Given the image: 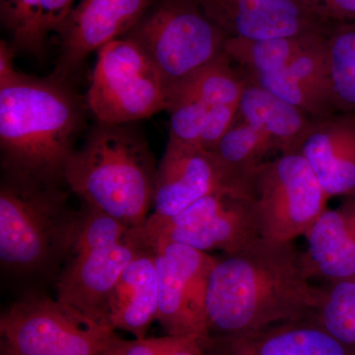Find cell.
Segmentation results:
<instances>
[{
    "mask_svg": "<svg viewBox=\"0 0 355 355\" xmlns=\"http://www.w3.org/2000/svg\"><path fill=\"white\" fill-rule=\"evenodd\" d=\"M158 289L155 253L146 248L130 261L114 287L107 323L114 330L146 338L147 330L157 317Z\"/></svg>",
    "mask_w": 355,
    "mask_h": 355,
    "instance_id": "18",
    "label": "cell"
},
{
    "mask_svg": "<svg viewBox=\"0 0 355 355\" xmlns=\"http://www.w3.org/2000/svg\"><path fill=\"white\" fill-rule=\"evenodd\" d=\"M153 4L154 0H79L55 31L60 55L53 76L69 83L91 53L123 38Z\"/></svg>",
    "mask_w": 355,
    "mask_h": 355,
    "instance_id": "10",
    "label": "cell"
},
{
    "mask_svg": "<svg viewBox=\"0 0 355 355\" xmlns=\"http://www.w3.org/2000/svg\"><path fill=\"white\" fill-rule=\"evenodd\" d=\"M327 35L318 37L295 55L286 69L263 76H244L248 83L260 86L312 119L336 114Z\"/></svg>",
    "mask_w": 355,
    "mask_h": 355,
    "instance_id": "16",
    "label": "cell"
},
{
    "mask_svg": "<svg viewBox=\"0 0 355 355\" xmlns=\"http://www.w3.org/2000/svg\"><path fill=\"white\" fill-rule=\"evenodd\" d=\"M105 355H160L155 338L121 340L114 336Z\"/></svg>",
    "mask_w": 355,
    "mask_h": 355,
    "instance_id": "30",
    "label": "cell"
},
{
    "mask_svg": "<svg viewBox=\"0 0 355 355\" xmlns=\"http://www.w3.org/2000/svg\"><path fill=\"white\" fill-rule=\"evenodd\" d=\"M16 51L11 44L1 40L0 43V83L8 80L17 76L19 71L15 69L13 64V58Z\"/></svg>",
    "mask_w": 355,
    "mask_h": 355,
    "instance_id": "32",
    "label": "cell"
},
{
    "mask_svg": "<svg viewBox=\"0 0 355 355\" xmlns=\"http://www.w3.org/2000/svg\"><path fill=\"white\" fill-rule=\"evenodd\" d=\"M144 249L127 236L120 244L71 257L57 279L58 300L109 326L107 311L114 287L125 268Z\"/></svg>",
    "mask_w": 355,
    "mask_h": 355,
    "instance_id": "13",
    "label": "cell"
},
{
    "mask_svg": "<svg viewBox=\"0 0 355 355\" xmlns=\"http://www.w3.org/2000/svg\"><path fill=\"white\" fill-rule=\"evenodd\" d=\"M0 333L8 355H105L116 336L72 306L35 294L1 315Z\"/></svg>",
    "mask_w": 355,
    "mask_h": 355,
    "instance_id": "7",
    "label": "cell"
},
{
    "mask_svg": "<svg viewBox=\"0 0 355 355\" xmlns=\"http://www.w3.org/2000/svg\"><path fill=\"white\" fill-rule=\"evenodd\" d=\"M327 55L336 113H355V21L331 27Z\"/></svg>",
    "mask_w": 355,
    "mask_h": 355,
    "instance_id": "23",
    "label": "cell"
},
{
    "mask_svg": "<svg viewBox=\"0 0 355 355\" xmlns=\"http://www.w3.org/2000/svg\"><path fill=\"white\" fill-rule=\"evenodd\" d=\"M74 0H42V30L44 36L55 33L73 8Z\"/></svg>",
    "mask_w": 355,
    "mask_h": 355,
    "instance_id": "29",
    "label": "cell"
},
{
    "mask_svg": "<svg viewBox=\"0 0 355 355\" xmlns=\"http://www.w3.org/2000/svg\"><path fill=\"white\" fill-rule=\"evenodd\" d=\"M130 229L106 212L83 203L77 211L76 228L67 261L76 254L120 244L125 241Z\"/></svg>",
    "mask_w": 355,
    "mask_h": 355,
    "instance_id": "27",
    "label": "cell"
},
{
    "mask_svg": "<svg viewBox=\"0 0 355 355\" xmlns=\"http://www.w3.org/2000/svg\"><path fill=\"white\" fill-rule=\"evenodd\" d=\"M237 119L268 135L275 150L280 153L297 151L314 120L301 110L248 81Z\"/></svg>",
    "mask_w": 355,
    "mask_h": 355,
    "instance_id": "19",
    "label": "cell"
},
{
    "mask_svg": "<svg viewBox=\"0 0 355 355\" xmlns=\"http://www.w3.org/2000/svg\"><path fill=\"white\" fill-rule=\"evenodd\" d=\"M322 293L323 287L311 284L293 242L261 238L217 260L205 300L209 335L314 317Z\"/></svg>",
    "mask_w": 355,
    "mask_h": 355,
    "instance_id": "1",
    "label": "cell"
},
{
    "mask_svg": "<svg viewBox=\"0 0 355 355\" xmlns=\"http://www.w3.org/2000/svg\"><path fill=\"white\" fill-rule=\"evenodd\" d=\"M272 150H275V146L268 135L236 118L232 127L209 151L229 176L244 184L247 177Z\"/></svg>",
    "mask_w": 355,
    "mask_h": 355,
    "instance_id": "22",
    "label": "cell"
},
{
    "mask_svg": "<svg viewBox=\"0 0 355 355\" xmlns=\"http://www.w3.org/2000/svg\"><path fill=\"white\" fill-rule=\"evenodd\" d=\"M0 14L14 50L43 58L46 38L42 30V0H0Z\"/></svg>",
    "mask_w": 355,
    "mask_h": 355,
    "instance_id": "26",
    "label": "cell"
},
{
    "mask_svg": "<svg viewBox=\"0 0 355 355\" xmlns=\"http://www.w3.org/2000/svg\"><path fill=\"white\" fill-rule=\"evenodd\" d=\"M86 106L67 81L53 76L38 78L19 72L0 83L4 173L67 186L65 167L85 123Z\"/></svg>",
    "mask_w": 355,
    "mask_h": 355,
    "instance_id": "2",
    "label": "cell"
},
{
    "mask_svg": "<svg viewBox=\"0 0 355 355\" xmlns=\"http://www.w3.org/2000/svg\"><path fill=\"white\" fill-rule=\"evenodd\" d=\"M314 318L336 340L355 352V280L331 282L323 287Z\"/></svg>",
    "mask_w": 355,
    "mask_h": 355,
    "instance_id": "25",
    "label": "cell"
},
{
    "mask_svg": "<svg viewBox=\"0 0 355 355\" xmlns=\"http://www.w3.org/2000/svg\"><path fill=\"white\" fill-rule=\"evenodd\" d=\"M128 238L148 249L160 240L205 252L236 253L261 238L256 205L245 189H225L200 198L172 217L150 214Z\"/></svg>",
    "mask_w": 355,
    "mask_h": 355,
    "instance_id": "6",
    "label": "cell"
},
{
    "mask_svg": "<svg viewBox=\"0 0 355 355\" xmlns=\"http://www.w3.org/2000/svg\"><path fill=\"white\" fill-rule=\"evenodd\" d=\"M323 34L260 40L228 38L225 53L244 76H263L286 69L297 53Z\"/></svg>",
    "mask_w": 355,
    "mask_h": 355,
    "instance_id": "21",
    "label": "cell"
},
{
    "mask_svg": "<svg viewBox=\"0 0 355 355\" xmlns=\"http://www.w3.org/2000/svg\"><path fill=\"white\" fill-rule=\"evenodd\" d=\"M228 38L260 40L329 33L336 24L312 0H196Z\"/></svg>",
    "mask_w": 355,
    "mask_h": 355,
    "instance_id": "11",
    "label": "cell"
},
{
    "mask_svg": "<svg viewBox=\"0 0 355 355\" xmlns=\"http://www.w3.org/2000/svg\"><path fill=\"white\" fill-rule=\"evenodd\" d=\"M76 219L64 186L3 173L1 268L20 277H51L57 282L69 254Z\"/></svg>",
    "mask_w": 355,
    "mask_h": 355,
    "instance_id": "4",
    "label": "cell"
},
{
    "mask_svg": "<svg viewBox=\"0 0 355 355\" xmlns=\"http://www.w3.org/2000/svg\"><path fill=\"white\" fill-rule=\"evenodd\" d=\"M205 355H355L314 317L200 338Z\"/></svg>",
    "mask_w": 355,
    "mask_h": 355,
    "instance_id": "14",
    "label": "cell"
},
{
    "mask_svg": "<svg viewBox=\"0 0 355 355\" xmlns=\"http://www.w3.org/2000/svg\"><path fill=\"white\" fill-rule=\"evenodd\" d=\"M158 166L133 123H96L67 162L64 182L83 203L128 228L140 227L153 207Z\"/></svg>",
    "mask_w": 355,
    "mask_h": 355,
    "instance_id": "3",
    "label": "cell"
},
{
    "mask_svg": "<svg viewBox=\"0 0 355 355\" xmlns=\"http://www.w3.org/2000/svg\"><path fill=\"white\" fill-rule=\"evenodd\" d=\"M319 12L331 22L355 21V0H312Z\"/></svg>",
    "mask_w": 355,
    "mask_h": 355,
    "instance_id": "31",
    "label": "cell"
},
{
    "mask_svg": "<svg viewBox=\"0 0 355 355\" xmlns=\"http://www.w3.org/2000/svg\"><path fill=\"white\" fill-rule=\"evenodd\" d=\"M305 237L302 260L310 279L355 280V198L324 210Z\"/></svg>",
    "mask_w": 355,
    "mask_h": 355,
    "instance_id": "17",
    "label": "cell"
},
{
    "mask_svg": "<svg viewBox=\"0 0 355 355\" xmlns=\"http://www.w3.org/2000/svg\"><path fill=\"white\" fill-rule=\"evenodd\" d=\"M148 249L164 254L171 261L187 287L198 314L207 323L205 300L210 277L218 259L214 258L209 252L169 240L154 242Z\"/></svg>",
    "mask_w": 355,
    "mask_h": 355,
    "instance_id": "24",
    "label": "cell"
},
{
    "mask_svg": "<svg viewBox=\"0 0 355 355\" xmlns=\"http://www.w3.org/2000/svg\"><path fill=\"white\" fill-rule=\"evenodd\" d=\"M297 151L329 198H355V113L314 119Z\"/></svg>",
    "mask_w": 355,
    "mask_h": 355,
    "instance_id": "15",
    "label": "cell"
},
{
    "mask_svg": "<svg viewBox=\"0 0 355 355\" xmlns=\"http://www.w3.org/2000/svg\"><path fill=\"white\" fill-rule=\"evenodd\" d=\"M125 38L151 60L168 90L225 55L228 37L196 0H161Z\"/></svg>",
    "mask_w": 355,
    "mask_h": 355,
    "instance_id": "5",
    "label": "cell"
},
{
    "mask_svg": "<svg viewBox=\"0 0 355 355\" xmlns=\"http://www.w3.org/2000/svg\"><path fill=\"white\" fill-rule=\"evenodd\" d=\"M225 189L245 186L229 176L210 151L169 139L157 168L153 216H177L200 198Z\"/></svg>",
    "mask_w": 355,
    "mask_h": 355,
    "instance_id": "12",
    "label": "cell"
},
{
    "mask_svg": "<svg viewBox=\"0 0 355 355\" xmlns=\"http://www.w3.org/2000/svg\"><path fill=\"white\" fill-rule=\"evenodd\" d=\"M86 103L98 123H133L167 111L168 90L146 53L123 37L98 51Z\"/></svg>",
    "mask_w": 355,
    "mask_h": 355,
    "instance_id": "9",
    "label": "cell"
},
{
    "mask_svg": "<svg viewBox=\"0 0 355 355\" xmlns=\"http://www.w3.org/2000/svg\"><path fill=\"white\" fill-rule=\"evenodd\" d=\"M256 205L261 238L294 242L306 236L328 209V197L309 163L298 151L263 161L246 179Z\"/></svg>",
    "mask_w": 355,
    "mask_h": 355,
    "instance_id": "8",
    "label": "cell"
},
{
    "mask_svg": "<svg viewBox=\"0 0 355 355\" xmlns=\"http://www.w3.org/2000/svg\"><path fill=\"white\" fill-rule=\"evenodd\" d=\"M1 355H8V354H4V352H1Z\"/></svg>",
    "mask_w": 355,
    "mask_h": 355,
    "instance_id": "33",
    "label": "cell"
},
{
    "mask_svg": "<svg viewBox=\"0 0 355 355\" xmlns=\"http://www.w3.org/2000/svg\"><path fill=\"white\" fill-rule=\"evenodd\" d=\"M154 253L159 282L156 321L169 336H193L200 338L209 336L207 323L198 314L171 261L158 252Z\"/></svg>",
    "mask_w": 355,
    "mask_h": 355,
    "instance_id": "20",
    "label": "cell"
},
{
    "mask_svg": "<svg viewBox=\"0 0 355 355\" xmlns=\"http://www.w3.org/2000/svg\"><path fill=\"white\" fill-rule=\"evenodd\" d=\"M155 340L160 355H205L198 336L167 335Z\"/></svg>",
    "mask_w": 355,
    "mask_h": 355,
    "instance_id": "28",
    "label": "cell"
}]
</instances>
